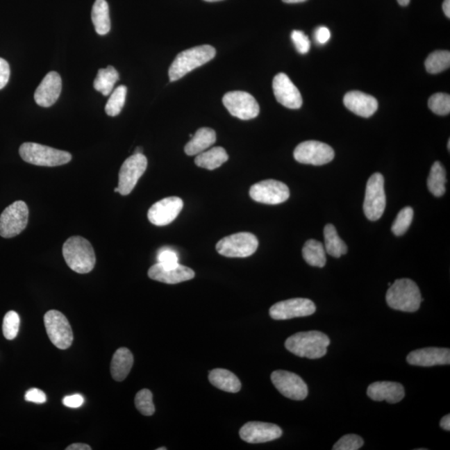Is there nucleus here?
Masks as SVG:
<instances>
[{"mask_svg":"<svg viewBox=\"0 0 450 450\" xmlns=\"http://www.w3.org/2000/svg\"><path fill=\"white\" fill-rule=\"evenodd\" d=\"M228 160V156L226 150L222 147H215L208 150V151L197 154L194 162L200 168L214 170L219 168Z\"/></svg>","mask_w":450,"mask_h":450,"instance_id":"cd10ccee","label":"nucleus"},{"mask_svg":"<svg viewBox=\"0 0 450 450\" xmlns=\"http://www.w3.org/2000/svg\"><path fill=\"white\" fill-rule=\"evenodd\" d=\"M273 90L275 98L282 106L291 110H298L301 108L303 103L301 94L287 74H278L274 78Z\"/></svg>","mask_w":450,"mask_h":450,"instance_id":"a211bd4d","label":"nucleus"},{"mask_svg":"<svg viewBox=\"0 0 450 450\" xmlns=\"http://www.w3.org/2000/svg\"><path fill=\"white\" fill-rule=\"evenodd\" d=\"M302 253L304 260L311 266L323 268L326 264V251L323 244L319 241L308 240L303 246Z\"/></svg>","mask_w":450,"mask_h":450,"instance_id":"c756f323","label":"nucleus"},{"mask_svg":"<svg viewBox=\"0 0 450 450\" xmlns=\"http://www.w3.org/2000/svg\"><path fill=\"white\" fill-rule=\"evenodd\" d=\"M223 103L229 114L242 120L256 118L260 114V106L256 99L247 92H228L223 97Z\"/></svg>","mask_w":450,"mask_h":450,"instance_id":"9d476101","label":"nucleus"},{"mask_svg":"<svg viewBox=\"0 0 450 450\" xmlns=\"http://www.w3.org/2000/svg\"><path fill=\"white\" fill-rule=\"evenodd\" d=\"M271 381L283 396L293 400H303L308 396V386L299 375L285 370L271 374Z\"/></svg>","mask_w":450,"mask_h":450,"instance_id":"2eb2a0df","label":"nucleus"},{"mask_svg":"<svg viewBox=\"0 0 450 450\" xmlns=\"http://www.w3.org/2000/svg\"><path fill=\"white\" fill-rule=\"evenodd\" d=\"M62 256L69 268L78 274H88L94 268V250L85 238L73 236L67 240L62 245Z\"/></svg>","mask_w":450,"mask_h":450,"instance_id":"f03ea898","label":"nucleus"},{"mask_svg":"<svg viewBox=\"0 0 450 450\" xmlns=\"http://www.w3.org/2000/svg\"><path fill=\"white\" fill-rule=\"evenodd\" d=\"M135 403L137 410L144 416H151L156 412V407L153 403V394L147 389L138 392Z\"/></svg>","mask_w":450,"mask_h":450,"instance_id":"c9c22d12","label":"nucleus"},{"mask_svg":"<svg viewBox=\"0 0 450 450\" xmlns=\"http://www.w3.org/2000/svg\"><path fill=\"white\" fill-rule=\"evenodd\" d=\"M331 33L328 28L322 26L316 28L315 32V39L317 43L320 44H326L329 39H331Z\"/></svg>","mask_w":450,"mask_h":450,"instance_id":"a18cd8bd","label":"nucleus"},{"mask_svg":"<svg viewBox=\"0 0 450 450\" xmlns=\"http://www.w3.org/2000/svg\"><path fill=\"white\" fill-rule=\"evenodd\" d=\"M148 275L153 281L169 285L190 281L195 276L194 271L188 267L179 264L165 266L158 262L149 269Z\"/></svg>","mask_w":450,"mask_h":450,"instance_id":"6ab92c4d","label":"nucleus"},{"mask_svg":"<svg viewBox=\"0 0 450 450\" xmlns=\"http://www.w3.org/2000/svg\"><path fill=\"white\" fill-rule=\"evenodd\" d=\"M440 427L444 428V431H450V415H447L443 417L440 420Z\"/></svg>","mask_w":450,"mask_h":450,"instance_id":"de8ad7c7","label":"nucleus"},{"mask_svg":"<svg viewBox=\"0 0 450 450\" xmlns=\"http://www.w3.org/2000/svg\"><path fill=\"white\" fill-rule=\"evenodd\" d=\"M216 50L211 45L197 46L179 53L170 65L169 76L170 82L178 81L192 70L206 65L215 58Z\"/></svg>","mask_w":450,"mask_h":450,"instance_id":"20e7f679","label":"nucleus"},{"mask_svg":"<svg viewBox=\"0 0 450 450\" xmlns=\"http://www.w3.org/2000/svg\"><path fill=\"white\" fill-rule=\"evenodd\" d=\"M258 241L251 233L241 232L223 238L216 245L217 251L228 258H246L256 252Z\"/></svg>","mask_w":450,"mask_h":450,"instance_id":"423d86ee","label":"nucleus"},{"mask_svg":"<svg viewBox=\"0 0 450 450\" xmlns=\"http://www.w3.org/2000/svg\"><path fill=\"white\" fill-rule=\"evenodd\" d=\"M62 90V79L57 72H49L37 88L35 100L38 106L48 108L56 103Z\"/></svg>","mask_w":450,"mask_h":450,"instance_id":"aec40b11","label":"nucleus"},{"mask_svg":"<svg viewBox=\"0 0 450 450\" xmlns=\"http://www.w3.org/2000/svg\"><path fill=\"white\" fill-rule=\"evenodd\" d=\"M208 381L219 390L228 393H238L241 390L242 385L239 378L227 369H212L208 374Z\"/></svg>","mask_w":450,"mask_h":450,"instance_id":"a878e982","label":"nucleus"},{"mask_svg":"<svg viewBox=\"0 0 450 450\" xmlns=\"http://www.w3.org/2000/svg\"><path fill=\"white\" fill-rule=\"evenodd\" d=\"M316 306L310 299L296 298L283 300L270 308L269 315L275 320H286L315 314Z\"/></svg>","mask_w":450,"mask_h":450,"instance_id":"4468645a","label":"nucleus"},{"mask_svg":"<svg viewBox=\"0 0 450 450\" xmlns=\"http://www.w3.org/2000/svg\"><path fill=\"white\" fill-rule=\"evenodd\" d=\"M412 218H414V210L411 207H406L400 210L392 225V232L394 235L396 236L404 235L410 228Z\"/></svg>","mask_w":450,"mask_h":450,"instance_id":"f704fd0d","label":"nucleus"},{"mask_svg":"<svg viewBox=\"0 0 450 450\" xmlns=\"http://www.w3.org/2000/svg\"><path fill=\"white\" fill-rule=\"evenodd\" d=\"M282 435V429L278 425L256 421L245 424L240 431L241 439L250 444L266 443L278 439Z\"/></svg>","mask_w":450,"mask_h":450,"instance_id":"f3484780","label":"nucleus"},{"mask_svg":"<svg viewBox=\"0 0 450 450\" xmlns=\"http://www.w3.org/2000/svg\"><path fill=\"white\" fill-rule=\"evenodd\" d=\"M19 316L15 311L8 312L3 318V333L8 340H14L19 329Z\"/></svg>","mask_w":450,"mask_h":450,"instance_id":"4c0bfd02","label":"nucleus"},{"mask_svg":"<svg viewBox=\"0 0 450 450\" xmlns=\"http://www.w3.org/2000/svg\"><path fill=\"white\" fill-rule=\"evenodd\" d=\"M46 331L50 341L58 349H67L72 345L74 335L69 320L57 310H49L44 317Z\"/></svg>","mask_w":450,"mask_h":450,"instance_id":"6e6552de","label":"nucleus"},{"mask_svg":"<svg viewBox=\"0 0 450 450\" xmlns=\"http://www.w3.org/2000/svg\"><path fill=\"white\" fill-rule=\"evenodd\" d=\"M90 445L81 443L73 444L66 448V450H91Z\"/></svg>","mask_w":450,"mask_h":450,"instance_id":"49530a36","label":"nucleus"},{"mask_svg":"<svg viewBox=\"0 0 450 450\" xmlns=\"http://www.w3.org/2000/svg\"><path fill=\"white\" fill-rule=\"evenodd\" d=\"M289 188L274 179L258 182L250 188L249 195L254 201L265 204H278L290 198Z\"/></svg>","mask_w":450,"mask_h":450,"instance_id":"ddd939ff","label":"nucleus"},{"mask_svg":"<svg viewBox=\"0 0 450 450\" xmlns=\"http://www.w3.org/2000/svg\"><path fill=\"white\" fill-rule=\"evenodd\" d=\"M364 445V440L357 435H346L333 445V450H358Z\"/></svg>","mask_w":450,"mask_h":450,"instance_id":"58836bf2","label":"nucleus"},{"mask_svg":"<svg viewBox=\"0 0 450 450\" xmlns=\"http://www.w3.org/2000/svg\"><path fill=\"white\" fill-rule=\"evenodd\" d=\"M294 157L300 164L319 166L331 162L335 151L322 142L310 140L299 144L294 149Z\"/></svg>","mask_w":450,"mask_h":450,"instance_id":"f8f14e48","label":"nucleus"},{"mask_svg":"<svg viewBox=\"0 0 450 450\" xmlns=\"http://www.w3.org/2000/svg\"><path fill=\"white\" fill-rule=\"evenodd\" d=\"M448 149H450V140L448 141Z\"/></svg>","mask_w":450,"mask_h":450,"instance_id":"6e6d98bb","label":"nucleus"},{"mask_svg":"<svg viewBox=\"0 0 450 450\" xmlns=\"http://www.w3.org/2000/svg\"><path fill=\"white\" fill-rule=\"evenodd\" d=\"M115 192H116V193H119V188L118 187L115 188Z\"/></svg>","mask_w":450,"mask_h":450,"instance_id":"5fc2aeb1","label":"nucleus"},{"mask_svg":"<svg viewBox=\"0 0 450 450\" xmlns=\"http://www.w3.org/2000/svg\"><path fill=\"white\" fill-rule=\"evenodd\" d=\"M291 39L299 53L306 54L310 49V40L303 31H294L291 33Z\"/></svg>","mask_w":450,"mask_h":450,"instance_id":"ea45409f","label":"nucleus"},{"mask_svg":"<svg viewBox=\"0 0 450 450\" xmlns=\"http://www.w3.org/2000/svg\"><path fill=\"white\" fill-rule=\"evenodd\" d=\"M158 450H166V448H158Z\"/></svg>","mask_w":450,"mask_h":450,"instance_id":"4d7b16f0","label":"nucleus"},{"mask_svg":"<svg viewBox=\"0 0 450 450\" xmlns=\"http://www.w3.org/2000/svg\"><path fill=\"white\" fill-rule=\"evenodd\" d=\"M344 103L346 108L364 118H369L378 110L377 99L373 96L360 91H350L344 95Z\"/></svg>","mask_w":450,"mask_h":450,"instance_id":"4be33fe9","label":"nucleus"},{"mask_svg":"<svg viewBox=\"0 0 450 450\" xmlns=\"http://www.w3.org/2000/svg\"><path fill=\"white\" fill-rule=\"evenodd\" d=\"M148 160L143 153H133L124 162L119 174V193L128 195L131 193L138 181L147 169Z\"/></svg>","mask_w":450,"mask_h":450,"instance_id":"9b49d317","label":"nucleus"},{"mask_svg":"<svg viewBox=\"0 0 450 450\" xmlns=\"http://www.w3.org/2000/svg\"><path fill=\"white\" fill-rule=\"evenodd\" d=\"M331 340L319 331H308L295 333L285 341V348L299 357L316 360L327 353Z\"/></svg>","mask_w":450,"mask_h":450,"instance_id":"f257e3e1","label":"nucleus"},{"mask_svg":"<svg viewBox=\"0 0 450 450\" xmlns=\"http://www.w3.org/2000/svg\"><path fill=\"white\" fill-rule=\"evenodd\" d=\"M216 141V133L214 129L210 128H201L198 129L191 140L188 142L185 147V152L187 156H193L202 153L204 150L210 148Z\"/></svg>","mask_w":450,"mask_h":450,"instance_id":"393cba45","label":"nucleus"},{"mask_svg":"<svg viewBox=\"0 0 450 450\" xmlns=\"http://www.w3.org/2000/svg\"><path fill=\"white\" fill-rule=\"evenodd\" d=\"M183 202L178 197L165 198L150 207L148 219L150 223L156 226H165L173 222L181 214Z\"/></svg>","mask_w":450,"mask_h":450,"instance_id":"dca6fc26","label":"nucleus"},{"mask_svg":"<svg viewBox=\"0 0 450 450\" xmlns=\"http://www.w3.org/2000/svg\"><path fill=\"white\" fill-rule=\"evenodd\" d=\"M282 1L286 3H297L306 2L307 1V0H282Z\"/></svg>","mask_w":450,"mask_h":450,"instance_id":"8fccbe9b","label":"nucleus"},{"mask_svg":"<svg viewBox=\"0 0 450 450\" xmlns=\"http://www.w3.org/2000/svg\"><path fill=\"white\" fill-rule=\"evenodd\" d=\"M425 68L428 73L439 74L449 68L450 53L444 50H438L429 54L425 60Z\"/></svg>","mask_w":450,"mask_h":450,"instance_id":"473e14b6","label":"nucleus"},{"mask_svg":"<svg viewBox=\"0 0 450 450\" xmlns=\"http://www.w3.org/2000/svg\"><path fill=\"white\" fill-rule=\"evenodd\" d=\"M428 107L438 115H447L450 112V96L448 94L438 93L428 99Z\"/></svg>","mask_w":450,"mask_h":450,"instance_id":"e433bc0d","label":"nucleus"},{"mask_svg":"<svg viewBox=\"0 0 450 450\" xmlns=\"http://www.w3.org/2000/svg\"><path fill=\"white\" fill-rule=\"evenodd\" d=\"M443 10L444 15L450 18V0H444L443 3Z\"/></svg>","mask_w":450,"mask_h":450,"instance_id":"09e8293b","label":"nucleus"},{"mask_svg":"<svg viewBox=\"0 0 450 450\" xmlns=\"http://www.w3.org/2000/svg\"><path fill=\"white\" fill-rule=\"evenodd\" d=\"M325 251L335 258H340L343 254L347 253L348 247L344 242L338 235V233L333 224H327L324 231Z\"/></svg>","mask_w":450,"mask_h":450,"instance_id":"c85d7f7f","label":"nucleus"},{"mask_svg":"<svg viewBox=\"0 0 450 450\" xmlns=\"http://www.w3.org/2000/svg\"><path fill=\"white\" fill-rule=\"evenodd\" d=\"M423 300L418 285L410 278L397 279L386 293L388 306L403 312H416Z\"/></svg>","mask_w":450,"mask_h":450,"instance_id":"7ed1b4c3","label":"nucleus"},{"mask_svg":"<svg viewBox=\"0 0 450 450\" xmlns=\"http://www.w3.org/2000/svg\"><path fill=\"white\" fill-rule=\"evenodd\" d=\"M446 182L447 179L443 165L439 161L433 162L427 181L429 191L435 197H441L445 193Z\"/></svg>","mask_w":450,"mask_h":450,"instance_id":"2f4dec72","label":"nucleus"},{"mask_svg":"<svg viewBox=\"0 0 450 450\" xmlns=\"http://www.w3.org/2000/svg\"><path fill=\"white\" fill-rule=\"evenodd\" d=\"M135 153H143V149L141 147H137L135 150Z\"/></svg>","mask_w":450,"mask_h":450,"instance_id":"603ef678","label":"nucleus"},{"mask_svg":"<svg viewBox=\"0 0 450 450\" xmlns=\"http://www.w3.org/2000/svg\"><path fill=\"white\" fill-rule=\"evenodd\" d=\"M157 260L158 264L170 266L178 264V254L174 249L162 248L158 251Z\"/></svg>","mask_w":450,"mask_h":450,"instance_id":"a19ab883","label":"nucleus"},{"mask_svg":"<svg viewBox=\"0 0 450 450\" xmlns=\"http://www.w3.org/2000/svg\"><path fill=\"white\" fill-rule=\"evenodd\" d=\"M28 208L24 201H16L8 206L0 215V236L12 238L19 235L26 228Z\"/></svg>","mask_w":450,"mask_h":450,"instance_id":"1a4fd4ad","label":"nucleus"},{"mask_svg":"<svg viewBox=\"0 0 450 450\" xmlns=\"http://www.w3.org/2000/svg\"><path fill=\"white\" fill-rule=\"evenodd\" d=\"M367 394L374 401L385 400L388 403H396L401 401L406 391L399 383L381 381L371 383L367 390Z\"/></svg>","mask_w":450,"mask_h":450,"instance_id":"5701e85b","label":"nucleus"},{"mask_svg":"<svg viewBox=\"0 0 450 450\" xmlns=\"http://www.w3.org/2000/svg\"><path fill=\"white\" fill-rule=\"evenodd\" d=\"M92 21L95 31L99 35H106L110 31V8L106 0H96L92 8Z\"/></svg>","mask_w":450,"mask_h":450,"instance_id":"bb28decb","label":"nucleus"},{"mask_svg":"<svg viewBox=\"0 0 450 450\" xmlns=\"http://www.w3.org/2000/svg\"><path fill=\"white\" fill-rule=\"evenodd\" d=\"M385 206V178L381 174L375 173L366 185L364 212L367 219L371 221L381 219Z\"/></svg>","mask_w":450,"mask_h":450,"instance_id":"0eeeda50","label":"nucleus"},{"mask_svg":"<svg viewBox=\"0 0 450 450\" xmlns=\"http://www.w3.org/2000/svg\"><path fill=\"white\" fill-rule=\"evenodd\" d=\"M133 365V356L131 350L124 347L117 349L110 365L112 378L119 382L124 381L131 372Z\"/></svg>","mask_w":450,"mask_h":450,"instance_id":"b1692460","label":"nucleus"},{"mask_svg":"<svg viewBox=\"0 0 450 450\" xmlns=\"http://www.w3.org/2000/svg\"><path fill=\"white\" fill-rule=\"evenodd\" d=\"M407 362L411 365L421 367L449 365L450 364V350L435 347L417 349L408 353Z\"/></svg>","mask_w":450,"mask_h":450,"instance_id":"412c9836","label":"nucleus"},{"mask_svg":"<svg viewBox=\"0 0 450 450\" xmlns=\"http://www.w3.org/2000/svg\"><path fill=\"white\" fill-rule=\"evenodd\" d=\"M126 95L127 87L124 85L119 86L112 92L106 106V112L108 116L115 117L120 114L124 106Z\"/></svg>","mask_w":450,"mask_h":450,"instance_id":"72a5a7b5","label":"nucleus"},{"mask_svg":"<svg viewBox=\"0 0 450 450\" xmlns=\"http://www.w3.org/2000/svg\"><path fill=\"white\" fill-rule=\"evenodd\" d=\"M19 154L24 161L37 166H60L72 160L69 152L36 143L23 144L20 146Z\"/></svg>","mask_w":450,"mask_h":450,"instance_id":"39448f33","label":"nucleus"},{"mask_svg":"<svg viewBox=\"0 0 450 450\" xmlns=\"http://www.w3.org/2000/svg\"><path fill=\"white\" fill-rule=\"evenodd\" d=\"M397 1L401 6H407L410 3V0H397Z\"/></svg>","mask_w":450,"mask_h":450,"instance_id":"3c124183","label":"nucleus"},{"mask_svg":"<svg viewBox=\"0 0 450 450\" xmlns=\"http://www.w3.org/2000/svg\"><path fill=\"white\" fill-rule=\"evenodd\" d=\"M24 399L28 402L35 403H44L47 400L44 392L39 389H35V388L28 390L26 394H25Z\"/></svg>","mask_w":450,"mask_h":450,"instance_id":"79ce46f5","label":"nucleus"},{"mask_svg":"<svg viewBox=\"0 0 450 450\" xmlns=\"http://www.w3.org/2000/svg\"><path fill=\"white\" fill-rule=\"evenodd\" d=\"M83 402H85V399H83V396L78 394L66 396L62 399V403L69 408H79L83 406Z\"/></svg>","mask_w":450,"mask_h":450,"instance_id":"c03bdc74","label":"nucleus"},{"mask_svg":"<svg viewBox=\"0 0 450 450\" xmlns=\"http://www.w3.org/2000/svg\"><path fill=\"white\" fill-rule=\"evenodd\" d=\"M119 79V74L114 67L108 66L106 69H100L94 79V89L104 96L110 95Z\"/></svg>","mask_w":450,"mask_h":450,"instance_id":"7c9ffc66","label":"nucleus"},{"mask_svg":"<svg viewBox=\"0 0 450 450\" xmlns=\"http://www.w3.org/2000/svg\"><path fill=\"white\" fill-rule=\"evenodd\" d=\"M204 1H206V2H218V1H222V0H204Z\"/></svg>","mask_w":450,"mask_h":450,"instance_id":"864d4df0","label":"nucleus"},{"mask_svg":"<svg viewBox=\"0 0 450 450\" xmlns=\"http://www.w3.org/2000/svg\"><path fill=\"white\" fill-rule=\"evenodd\" d=\"M10 68L8 62L0 58V90L6 87L8 81H10Z\"/></svg>","mask_w":450,"mask_h":450,"instance_id":"37998d69","label":"nucleus"}]
</instances>
